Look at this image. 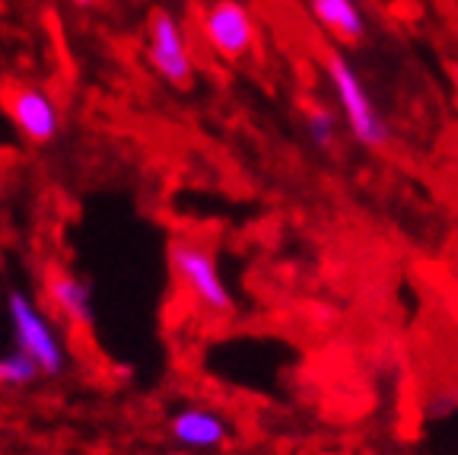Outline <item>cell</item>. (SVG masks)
I'll return each mask as SVG.
<instances>
[{
  "instance_id": "6da1fadb",
  "label": "cell",
  "mask_w": 458,
  "mask_h": 455,
  "mask_svg": "<svg viewBox=\"0 0 458 455\" xmlns=\"http://www.w3.org/2000/svg\"><path fill=\"white\" fill-rule=\"evenodd\" d=\"M169 274L172 280L194 299V306L204 309L210 315H229L236 299L229 290L226 278L220 274V262L216 252L198 236H172L169 249Z\"/></svg>"
},
{
  "instance_id": "7a4b0ae2",
  "label": "cell",
  "mask_w": 458,
  "mask_h": 455,
  "mask_svg": "<svg viewBox=\"0 0 458 455\" xmlns=\"http://www.w3.org/2000/svg\"><path fill=\"white\" fill-rule=\"evenodd\" d=\"M325 67H328V80H331V86H335L344 124H347V131L353 134V141L366 150H382L388 143V137H392V128H388V121H386V115L379 112V106L372 102L369 90H366L363 80H360L357 67L344 55H337V51H331Z\"/></svg>"
},
{
  "instance_id": "3957f363",
  "label": "cell",
  "mask_w": 458,
  "mask_h": 455,
  "mask_svg": "<svg viewBox=\"0 0 458 455\" xmlns=\"http://www.w3.org/2000/svg\"><path fill=\"white\" fill-rule=\"evenodd\" d=\"M7 315L10 328H13V344L38 363L42 376H64L67 348L61 341V335H57L55 322L36 306V299L16 287V290L7 293Z\"/></svg>"
},
{
  "instance_id": "277c9868",
  "label": "cell",
  "mask_w": 458,
  "mask_h": 455,
  "mask_svg": "<svg viewBox=\"0 0 458 455\" xmlns=\"http://www.w3.org/2000/svg\"><path fill=\"white\" fill-rule=\"evenodd\" d=\"M147 61L172 90H188L194 80V57L179 16L157 7L147 16Z\"/></svg>"
},
{
  "instance_id": "5b68a950",
  "label": "cell",
  "mask_w": 458,
  "mask_h": 455,
  "mask_svg": "<svg viewBox=\"0 0 458 455\" xmlns=\"http://www.w3.org/2000/svg\"><path fill=\"white\" fill-rule=\"evenodd\" d=\"M0 102L7 108L10 121L16 124L29 143H51L61 134V108L55 96L36 83H22V80H7L0 86Z\"/></svg>"
},
{
  "instance_id": "8992f818",
  "label": "cell",
  "mask_w": 458,
  "mask_h": 455,
  "mask_svg": "<svg viewBox=\"0 0 458 455\" xmlns=\"http://www.w3.org/2000/svg\"><path fill=\"white\" fill-rule=\"evenodd\" d=\"M200 32L226 61H242L258 45V22L242 0H214L200 13Z\"/></svg>"
},
{
  "instance_id": "52a82bcc",
  "label": "cell",
  "mask_w": 458,
  "mask_h": 455,
  "mask_svg": "<svg viewBox=\"0 0 458 455\" xmlns=\"http://www.w3.org/2000/svg\"><path fill=\"white\" fill-rule=\"evenodd\" d=\"M165 434L188 452H220L233 440V424L214 405H185L172 414Z\"/></svg>"
},
{
  "instance_id": "ba28073f",
  "label": "cell",
  "mask_w": 458,
  "mask_h": 455,
  "mask_svg": "<svg viewBox=\"0 0 458 455\" xmlns=\"http://www.w3.org/2000/svg\"><path fill=\"white\" fill-rule=\"evenodd\" d=\"M45 299H48L51 313L64 319L73 328H93L96 325V306H93V287L73 270L51 264L45 268Z\"/></svg>"
},
{
  "instance_id": "9c48e42d",
  "label": "cell",
  "mask_w": 458,
  "mask_h": 455,
  "mask_svg": "<svg viewBox=\"0 0 458 455\" xmlns=\"http://www.w3.org/2000/svg\"><path fill=\"white\" fill-rule=\"evenodd\" d=\"M315 22L341 45H360L366 36V16L357 0H309Z\"/></svg>"
},
{
  "instance_id": "30bf717a",
  "label": "cell",
  "mask_w": 458,
  "mask_h": 455,
  "mask_svg": "<svg viewBox=\"0 0 458 455\" xmlns=\"http://www.w3.org/2000/svg\"><path fill=\"white\" fill-rule=\"evenodd\" d=\"M302 128H306V137L315 150H335L337 143V115L331 112L322 102H309L302 108Z\"/></svg>"
},
{
  "instance_id": "8fae6325",
  "label": "cell",
  "mask_w": 458,
  "mask_h": 455,
  "mask_svg": "<svg viewBox=\"0 0 458 455\" xmlns=\"http://www.w3.org/2000/svg\"><path fill=\"white\" fill-rule=\"evenodd\" d=\"M38 376H42V370L26 350L13 348L10 354L0 356V389H22V385L36 382Z\"/></svg>"
},
{
  "instance_id": "7c38bea8",
  "label": "cell",
  "mask_w": 458,
  "mask_h": 455,
  "mask_svg": "<svg viewBox=\"0 0 458 455\" xmlns=\"http://www.w3.org/2000/svg\"><path fill=\"white\" fill-rule=\"evenodd\" d=\"M73 7H80V10H93V7H99L102 0H71Z\"/></svg>"
},
{
  "instance_id": "4fadbf2b",
  "label": "cell",
  "mask_w": 458,
  "mask_h": 455,
  "mask_svg": "<svg viewBox=\"0 0 458 455\" xmlns=\"http://www.w3.org/2000/svg\"><path fill=\"white\" fill-rule=\"evenodd\" d=\"M449 73H452V83L458 86V61H455V64H449Z\"/></svg>"
}]
</instances>
